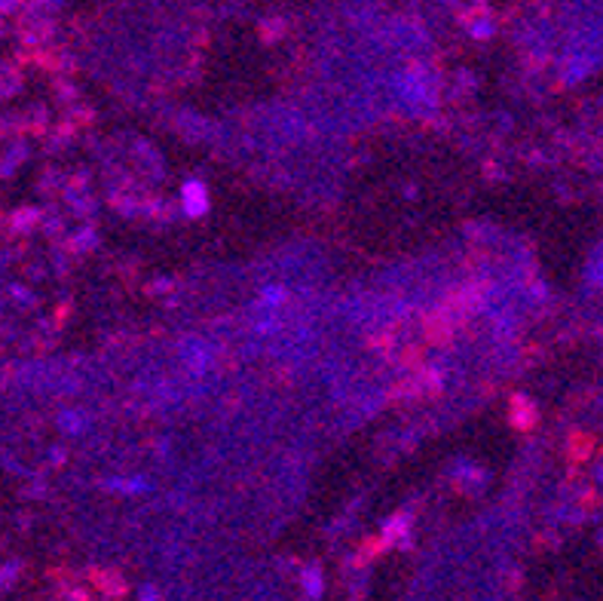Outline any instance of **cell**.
<instances>
[{
  "instance_id": "cell-1",
  "label": "cell",
  "mask_w": 603,
  "mask_h": 601,
  "mask_svg": "<svg viewBox=\"0 0 603 601\" xmlns=\"http://www.w3.org/2000/svg\"><path fill=\"white\" fill-rule=\"evenodd\" d=\"M184 196H187V212H190V215H200V212H205V191H203L200 185H187Z\"/></svg>"
}]
</instances>
